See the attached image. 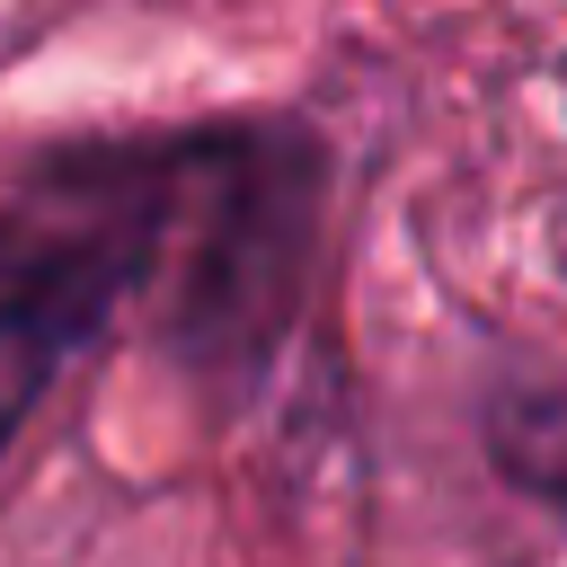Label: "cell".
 Wrapping results in <instances>:
<instances>
[{
    "instance_id": "1",
    "label": "cell",
    "mask_w": 567,
    "mask_h": 567,
    "mask_svg": "<svg viewBox=\"0 0 567 567\" xmlns=\"http://www.w3.org/2000/svg\"><path fill=\"white\" fill-rule=\"evenodd\" d=\"M133 275V221H80L18 248L0 266V443L27 425V408L44 399V381L62 372V354L97 328V310L115 301V284Z\"/></svg>"
}]
</instances>
